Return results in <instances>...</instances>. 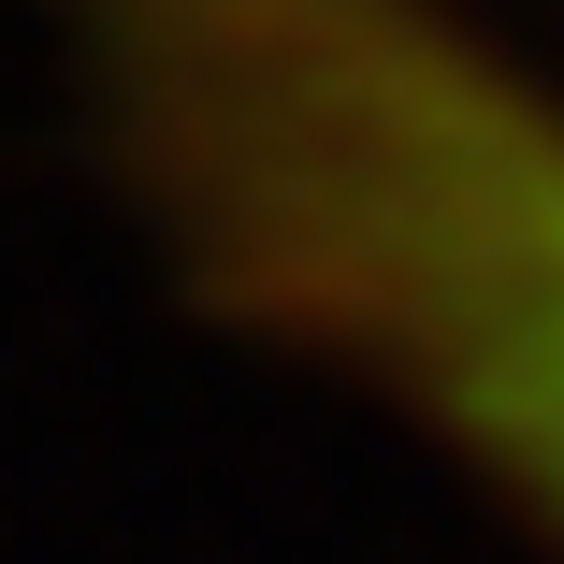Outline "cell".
<instances>
[{
    "mask_svg": "<svg viewBox=\"0 0 564 564\" xmlns=\"http://www.w3.org/2000/svg\"><path fill=\"white\" fill-rule=\"evenodd\" d=\"M160 290L564 564V73L478 0H15Z\"/></svg>",
    "mask_w": 564,
    "mask_h": 564,
    "instance_id": "obj_1",
    "label": "cell"
}]
</instances>
